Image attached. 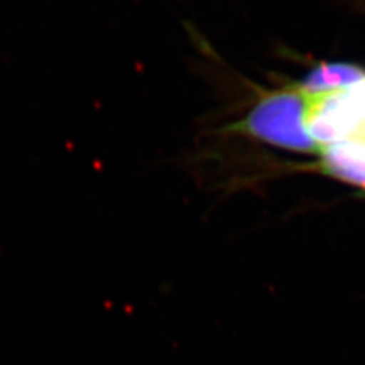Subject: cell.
<instances>
[{"label":"cell","mask_w":365,"mask_h":365,"mask_svg":"<svg viewBox=\"0 0 365 365\" xmlns=\"http://www.w3.org/2000/svg\"><path fill=\"white\" fill-rule=\"evenodd\" d=\"M306 101L295 84L269 91L245 118V130L271 146L294 153L317 154L306 131Z\"/></svg>","instance_id":"cell-1"},{"label":"cell","mask_w":365,"mask_h":365,"mask_svg":"<svg viewBox=\"0 0 365 365\" xmlns=\"http://www.w3.org/2000/svg\"><path fill=\"white\" fill-rule=\"evenodd\" d=\"M318 155L323 173L365 189V140L347 139L327 145Z\"/></svg>","instance_id":"cell-2"},{"label":"cell","mask_w":365,"mask_h":365,"mask_svg":"<svg viewBox=\"0 0 365 365\" xmlns=\"http://www.w3.org/2000/svg\"><path fill=\"white\" fill-rule=\"evenodd\" d=\"M365 79V67L350 63H324L314 67L302 81L295 83L304 93H327L355 86Z\"/></svg>","instance_id":"cell-3"}]
</instances>
